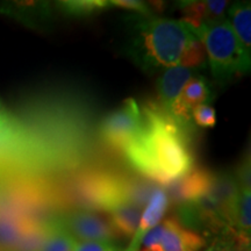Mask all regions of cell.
I'll use <instances>...</instances> for the list:
<instances>
[{
    "label": "cell",
    "mask_w": 251,
    "mask_h": 251,
    "mask_svg": "<svg viewBox=\"0 0 251 251\" xmlns=\"http://www.w3.org/2000/svg\"><path fill=\"white\" fill-rule=\"evenodd\" d=\"M51 219L77 242L114 241L119 237L108 218L97 211L75 208L63 212Z\"/></svg>",
    "instance_id": "5b68a950"
},
{
    "label": "cell",
    "mask_w": 251,
    "mask_h": 251,
    "mask_svg": "<svg viewBox=\"0 0 251 251\" xmlns=\"http://www.w3.org/2000/svg\"><path fill=\"white\" fill-rule=\"evenodd\" d=\"M220 234L211 246L201 251H250V237L238 234L231 227Z\"/></svg>",
    "instance_id": "2e32d148"
},
{
    "label": "cell",
    "mask_w": 251,
    "mask_h": 251,
    "mask_svg": "<svg viewBox=\"0 0 251 251\" xmlns=\"http://www.w3.org/2000/svg\"><path fill=\"white\" fill-rule=\"evenodd\" d=\"M74 251H124L114 241H89L77 242Z\"/></svg>",
    "instance_id": "44dd1931"
},
{
    "label": "cell",
    "mask_w": 251,
    "mask_h": 251,
    "mask_svg": "<svg viewBox=\"0 0 251 251\" xmlns=\"http://www.w3.org/2000/svg\"><path fill=\"white\" fill-rule=\"evenodd\" d=\"M47 233L37 251H74L77 241L52 219L46 220Z\"/></svg>",
    "instance_id": "5bb4252c"
},
{
    "label": "cell",
    "mask_w": 251,
    "mask_h": 251,
    "mask_svg": "<svg viewBox=\"0 0 251 251\" xmlns=\"http://www.w3.org/2000/svg\"><path fill=\"white\" fill-rule=\"evenodd\" d=\"M111 7L124 8L128 11L135 12L136 14L141 15H151L152 12L150 11L149 6L143 1H137V0H113L109 1Z\"/></svg>",
    "instance_id": "7402d4cb"
},
{
    "label": "cell",
    "mask_w": 251,
    "mask_h": 251,
    "mask_svg": "<svg viewBox=\"0 0 251 251\" xmlns=\"http://www.w3.org/2000/svg\"><path fill=\"white\" fill-rule=\"evenodd\" d=\"M240 192L234 174L228 171L211 172L205 196L221 211L229 224V215Z\"/></svg>",
    "instance_id": "ba28073f"
},
{
    "label": "cell",
    "mask_w": 251,
    "mask_h": 251,
    "mask_svg": "<svg viewBox=\"0 0 251 251\" xmlns=\"http://www.w3.org/2000/svg\"><path fill=\"white\" fill-rule=\"evenodd\" d=\"M250 153L248 151L243 156L242 161L238 164L236 172H235V179L240 188H249L251 190V170H250Z\"/></svg>",
    "instance_id": "ffe728a7"
},
{
    "label": "cell",
    "mask_w": 251,
    "mask_h": 251,
    "mask_svg": "<svg viewBox=\"0 0 251 251\" xmlns=\"http://www.w3.org/2000/svg\"><path fill=\"white\" fill-rule=\"evenodd\" d=\"M142 128L125 150L127 162L156 184L166 185L193 169V129L178 124L157 101L141 107Z\"/></svg>",
    "instance_id": "6da1fadb"
},
{
    "label": "cell",
    "mask_w": 251,
    "mask_h": 251,
    "mask_svg": "<svg viewBox=\"0 0 251 251\" xmlns=\"http://www.w3.org/2000/svg\"><path fill=\"white\" fill-rule=\"evenodd\" d=\"M191 117H192L193 124L201 128H212L216 124L215 109L208 103L194 107L191 112Z\"/></svg>",
    "instance_id": "ac0fdd59"
},
{
    "label": "cell",
    "mask_w": 251,
    "mask_h": 251,
    "mask_svg": "<svg viewBox=\"0 0 251 251\" xmlns=\"http://www.w3.org/2000/svg\"><path fill=\"white\" fill-rule=\"evenodd\" d=\"M168 205L169 200L165 191L162 187H158L153 192L151 199L147 203L146 208L141 214L139 227L135 231L134 236L131 237V242L126 251H139L144 236L156 226L161 224V220L165 214Z\"/></svg>",
    "instance_id": "9c48e42d"
},
{
    "label": "cell",
    "mask_w": 251,
    "mask_h": 251,
    "mask_svg": "<svg viewBox=\"0 0 251 251\" xmlns=\"http://www.w3.org/2000/svg\"><path fill=\"white\" fill-rule=\"evenodd\" d=\"M211 172L203 169H192L177 179L166 184V197L177 205H183L198 199L206 192Z\"/></svg>",
    "instance_id": "52a82bcc"
},
{
    "label": "cell",
    "mask_w": 251,
    "mask_h": 251,
    "mask_svg": "<svg viewBox=\"0 0 251 251\" xmlns=\"http://www.w3.org/2000/svg\"><path fill=\"white\" fill-rule=\"evenodd\" d=\"M14 121L0 101V146L8 143L14 135Z\"/></svg>",
    "instance_id": "d6986e66"
},
{
    "label": "cell",
    "mask_w": 251,
    "mask_h": 251,
    "mask_svg": "<svg viewBox=\"0 0 251 251\" xmlns=\"http://www.w3.org/2000/svg\"><path fill=\"white\" fill-rule=\"evenodd\" d=\"M196 71L181 67L177 64L163 72V75L157 80V93H158V103L168 113L175 100L185 86V84L191 79Z\"/></svg>",
    "instance_id": "30bf717a"
},
{
    "label": "cell",
    "mask_w": 251,
    "mask_h": 251,
    "mask_svg": "<svg viewBox=\"0 0 251 251\" xmlns=\"http://www.w3.org/2000/svg\"><path fill=\"white\" fill-rule=\"evenodd\" d=\"M105 213L108 214V220L119 236L133 237L137 227H139L142 209L131 205L124 199L112 202Z\"/></svg>",
    "instance_id": "8fae6325"
},
{
    "label": "cell",
    "mask_w": 251,
    "mask_h": 251,
    "mask_svg": "<svg viewBox=\"0 0 251 251\" xmlns=\"http://www.w3.org/2000/svg\"><path fill=\"white\" fill-rule=\"evenodd\" d=\"M206 50L203 47L202 42L198 39V36L194 39L192 42L186 47L184 50L183 55L179 59L178 64L181 67L188 68L191 70H200V69L206 68L207 58H206Z\"/></svg>",
    "instance_id": "e0dca14e"
},
{
    "label": "cell",
    "mask_w": 251,
    "mask_h": 251,
    "mask_svg": "<svg viewBox=\"0 0 251 251\" xmlns=\"http://www.w3.org/2000/svg\"><path fill=\"white\" fill-rule=\"evenodd\" d=\"M125 54L148 74L179 63L184 50L196 39L194 29L181 20L151 15H128Z\"/></svg>",
    "instance_id": "7a4b0ae2"
},
{
    "label": "cell",
    "mask_w": 251,
    "mask_h": 251,
    "mask_svg": "<svg viewBox=\"0 0 251 251\" xmlns=\"http://www.w3.org/2000/svg\"><path fill=\"white\" fill-rule=\"evenodd\" d=\"M229 226L243 236L250 237L251 231V190L240 188L230 215Z\"/></svg>",
    "instance_id": "4fadbf2b"
},
{
    "label": "cell",
    "mask_w": 251,
    "mask_h": 251,
    "mask_svg": "<svg viewBox=\"0 0 251 251\" xmlns=\"http://www.w3.org/2000/svg\"><path fill=\"white\" fill-rule=\"evenodd\" d=\"M57 7L62 13L69 17H89V15L97 14L103 9L111 8L109 1L105 0H71V1L57 2Z\"/></svg>",
    "instance_id": "9a60e30c"
},
{
    "label": "cell",
    "mask_w": 251,
    "mask_h": 251,
    "mask_svg": "<svg viewBox=\"0 0 251 251\" xmlns=\"http://www.w3.org/2000/svg\"><path fill=\"white\" fill-rule=\"evenodd\" d=\"M227 20L247 52L251 54V6L250 1L235 2L229 7Z\"/></svg>",
    "instance_id": "7c38bea8"
},
{
    "label": "cell",
    "mask_w": 251,
    "mask_h": 251,
    "mask_svg": "<svg viewBox=\"0 0 251 251\" xmlns=\"http://www.w3.org/2000/svg\"><path fill=\"white\" fill-rule=\"evenodd\" d=\"M0 251H12V250H5V249H0Z\"/></svg>",
    "instance_id": "603a6c76"
},
{
    "label": "cell",
    "mask_w": 251,
    "mask_h": 251,
    "mask_svg": "<svg viewBox=\"0 0 251 251\" xmlns=\"http://www.w3.org/2000/svg\"><path fill=\"white\" fill-rule=\"evenodd\" d=\"M206 241L201 235L185 228L175 218L161 222V235L153 251H201Z\"/></svg>",
    "instance_id": "8992f818"
},
{
    "label": "cell",
    "mask_w": 251,
    "mask_h": 251,
    "mask_svg": "<svg viewBox=\"0 0 251 251\" xmlns=\"http://www.w3.org/2000/svg\"><path fill=\"white\" fill-rule=\"evenodd\" d=\"M141 128V107L134 98H128L101 121L99 135L109 148L124 152L136 139Z\"/></svg>",
    "instance_id": "277c9868"
},
{
    "label": "cell",
    "mask_w": 251,
    "mask_h": 251,
    "mask_svg": "<svg viewBox=\"0 0 251 251\" xmlns=\"http://www.w3.org/2000/svg\"><path fill=\"white\" fill-rule=\"evenodd\" d=\"M194 33L205 47L216 83L225 86L235 77L249 74L250 54L241 45L227 19L203 24Z\"/></svg>",
    "instance_id": "3957f363"
}]
</instances>
